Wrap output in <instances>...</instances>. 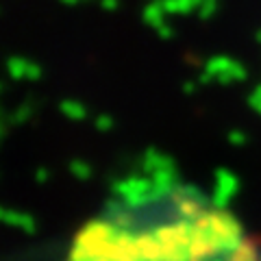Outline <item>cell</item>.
<instances>
[{"instance_id":"1","label":"cell","mask_w":261,"mask_h":261,"mask_svg":"<svg viewBox=\"0 0 261 261\" xmlns=\"http://www.w3.org/2000/svg\"><path fill=\"white\" fill-rule=\"evenodd\" d=\"M113 194H116L120 200H124V205L140 207L144 202L154 198V183H152V178L128 176L124 181L113 183Z\"/></svg>"},{"instance_id":"2","label":"cell","mask_w":261,"mask_h":261,"mask_svg":"<svg viewBox=\"0 0 261 261\" xmlns=\"http://www.w3.org/2000/svg\"><path fill=\"white\" fill-rule=\"evenodd\" d=\"M205 70L216 81H220V83H233V81H244L248 76V72L242 63L233 61L231 57H224V55L211 57V59L207 61V65H205Z\"/></svg>"},{"instance_id":"3","label":"cell","mask_w":261,"mask_h":261,"mask_svg":"<svg viewBox=\"0 0 261 261\" xmlns=\"http://www.w3.org/2000/svg\"><path fill=\"white\" fill-rule=\"evenodd\" d=\"M238 178H235L233 172H228V170H218L216 172V192L211 196V205L214 209H226L228 200L235 196L238 192Z\"/></svg>"},{"instance_id":"4","label":"cell","mask_w":261,"mask_h":261,"mask_svg":"<svg viewBox=\"0 0 261 261\" xmlns=\"http://www.w3.org/2000/svg\"><path fill=\"white\" fill-rule=\"evenodd\" d=\"M174 163L170 157H166V154H161L159 150H146L144 152V157H142V168H144V172L146 174H154L157 170H163V168H172Z\"/></svg>"},{"instance_id":"5","label":"cell","mask_w":261,"mask_h":261,"mask_svg":"<svg viewBox=\"0 0 261 261\" xmlns=\"http://www.w3.org/2000/svg\"><path fill=\"white\" fill-rule=\"evenodd\" d=\"M3 220L9 226H15V228H22L27 233H33L35 231V220H33L29 214L24 211H18V209H3Z\"/></svg>"},{"instance_id":"6","label":"cell","mask_w":261,"mask_h":261,"mask_svg":"<svg viewBox=\"0 0 261 261\" xmlns=\"http://www.w3.org/2000/svg\"><path fill=\"white\" fill-rule=\"evenodd\" d=\"M163 13H166V9H163V5H161V0L157 3V0H152V3L144 9V20L150 24V27L154 29H159L161 24H163Z\"/></svg>"},{"instance_id":"7","label":"cell","mask_w":261,"mask_h":261,"mask_svg":"<svg viewBox=\"0 0 261 261\" xmlns=\"http://www.w3.org/2000/svg\"><path fill=\"white\" fill-rule=\"evenodd\" d=\"M61 113L63 116H68L70 120H85L87 118V109H85V105H81L76 100H63L61 102Z\"/></svg>"},{"instance_id":"8","label":"cell","mask_w":261,"mask_h":261,"mask_svg":"<svg viewBox=\"0 0 261 261\" xmlns=\"http://www.w3.org/2000/svg\"><path fill=\"white\" fill-rule=\"evenodd\" d=\"M7 70L13 79H27V70H29V61L22 57H9L7 61Z\"/></svg>"},{"instance_id":"9","label":"cell","mask_w":261,"mask_h":261,"mask_svg":"<svg viewBox=\"0 0 261 261\" xmlns=\"http://www.w3.org/2000/svg\"><path fill=\"white\" fill-rule=\"evenodd\" d=\"M70 172L76 178H81V181H85V178L92 176V168H89V163L83 161V159H72L70 161Z\"/></svg>"},{"instance_id":"10","label":"cell","mask_w":261,"mask_h":261,"mask_svg":"<svg viewBox=\"0 0 261 261\" xmlns=\"http://www.w3.org/2000/svg\"><path fill=\"white\" fill-rule=\"evenodd\" d=\"M226 137H228V142H231L233 146H244V144L248 142L246 133H242V130H231V133H228Z\"/></svg>"},{"instance_id":"11","label":"cell","mask_w":261,"mask_h":261,"mask_svg":"<svg viewBox=\"0 0 261 261\" xmlns=\"http://www.w3.org/2000/svg\"><path fill=\"white\" fill-rule=\"evenodd\" d=\"M113 126V118L111 116H98L96 118V128L98 130H109Z\"/></svg>"},{"instance_id":"12","label":"cell","mask_w":261,"mask_h":261,"mask_svg":"<svg viewBox=\"0 0 261 261\" xmlns=\"http://www.w3.org/2000/svg\"><path fill=\"white\" fill-rule=\"evenodd\" d=\"M39 76H42V70H39V65H37V63H29V70H27V79L35 81V79H39Z\"/></svg>"},{"instance_id":"13","label":"cell","mask_w":261,"mask_h":261,"mask_svg":"<svg viewBox=\"0 0 261 261\" xmlns=\"http://www.w3.org/2000/svg\"><path fill=\"white\" fill-rule=\"evenodd\" d=\"M31 116V107L29 105H24V107L20 109V111H15V116H13V120L15 122H27V118Z\"/></svg>"},{"instance_id":"14","label":"cell","mask_w":261,"mask_h":261,"mask_svg":"<svg viewBox=\"0 0 261 261\" xmlns=\"http://www.w3.org/2000/svg\"><path fill=\"white\" fill-rule=\"evenodd\" d=\"M154 31H157V35L163 37V39H170V37H172V29H168L166 24H161V27H159V29H154Z\"/></svg>"},{"instance_id":"15","label":"cell","mask_w":261,"mask_h":261,"mask_svg":"<svg viewBox=\"0 0 261 261\" xmlns=\"http://www.w3.org/2000/svg\"><path fill=\"white\" fill-rule=\"evenodd\" d=\"M35 178H37V181H39V183H44V181H48V170H46V168H39V170H37V172H35Z\"/></svg>"},{"instance_id":"16","label":"cell","mask_w":261,"mask_h":261,"mask_svg":"<svg viewBox=\"0 0 261 261\" xmlns=\"http://www.w3.org/2000/svg\"><path fill=\"white\" fill-rule=\"evenodd\" d=\"M248 102H250V107H252V109L261 113V98H248Z\"/></svg>"},{"instance_id":"17","label":"cell","mask_w":261,"mask_h":261,"mask_svg":"<svg viewBox=\"0 0 261 261\" xmlns=\"http://www.w3.org/2000/svg\"><path fill=\"white\" fill-rule=\"evenodd\" d=\"M183 92L185 94H194L196 92V83H194V81H187V83L183 85Z\"/></svg>"},{"instance_id":"18","label":"cell","mask_w":261,"mask_h":261,"mask_svg":"<svg viewBox=\"0 0 261 261\" xmlns=\"http://www.w3.org/2000/svg\"><path fill=\"white\" fill-rule=\"evenodd\" d=\"M102 7H105V9H116L118 3H116V0H102Z\"/></svg>"},{"instance_id":"19","label":"cell","mask_w":261,"mask_h":261,"mask_svg":"<svg viewBox=\"0 0 261 261\" xmlns=\"http://www.w3.org/2000/svg\"><path fill=\"white\" fill-rule=\"evenodd\" d=\"M248 98H261V85H257V87H255V92H252Z\"/></svg>"},{"instance_id":"20","label":"cell","mask_w":261,"mask_h":261,"mask_svg":"<svg viewBox=\"0 0 261 261\" xmlns=\"http://www.w3.org/2000/svg\"><path fill=\"white\" fill-rule=\"evenodd\" d=\"M257 42H261V31L257 33Z\"/></svg>"},{"instance_id":"21","label":"cell","mask_w":261,"mask_h":261,"mask_svg":"<svg viewBox=\"0 0 261 261\" xmlns=\"http://www.w3.org/2000/svg\"><path fill=\"white\" fill-rule=\"evenodd\" d=\"M216 261H222V259H216ZM231 261H235V259H231Z\"/></svg>"}]
</instances>
